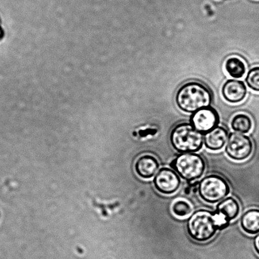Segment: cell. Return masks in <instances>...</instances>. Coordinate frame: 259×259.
Masks as SVG:
<instances>
[{
  "label": "cell",
  "mask_w": 259,
  "mask_h": 259,
  "mask_svg": "<svg viewBox=\"0 0 259 259\" xmlns=\"http://www.w3.org/2000/svg\"><path fill=\"white\" fill-rule=\"evenodd\" d=\"M2 35H3V31H2V30L1 29H0V38H1V37H2Z\"/></svg>",
  "instance_id": "cell-19"
},
{
  "label": "cell",
  "mask_w": 259,
  "mask_h": 259,
  "mask_svg": "<svg viewBox=\"0 0 259 259\" xmlns=\"http://www.w3.org/2000/svg\"><path fill=\"white\" fill-rule=\"evenodd\" d=\"M171 167L181 179L191 182L202 177L206 169V162L196 152L182 153L171 162Z\"/></svg>",
  "instance_id": "cell-4"
},
{
  "label": "cell",
  "mask_w": 259,
  "mask_h": 259,
  "mask_svg": "<svg viewBox=\"0 0 259 259\" xmlns=\"http://www.w3.org/2000/svg\"><path fill=\"white\" fill-rule=\"evenodd\" d=\"M225 152L230 159L235 161H243L252 154L253 144L249 137L245 134L232 132L225 145Z\"/></svg>",
  "instance_id": "cell-6"
},
{
  "label": "cell",
  "mask_w": 259,
  "mask_h": 259,
  "mask_svg": "<svg viewBox=\"0 0 259 259\" xmlns=\"http://www.w3.org/2000/svg\"><path fill=\"white\" fill-rule=\"evenodd\" d=\"M240 212V205L238 200L233 197H226L218 202L214 211L219 230L229 227L231 222L237 218Z\"/></svg>",
  "instance_id": "cell-8"
},
{
  "label": "cell",
  "mask_w": 259,
  "mask_h": 259,
  "mask_svg": "<svg viewBox=\"0 0 259 259\" xmlns=\"http://www.w3.org/2000/svg\"><path fill=\"white\" fill-rule=\"evenodd\" d=\"M175 101L180 110L194 113L200 109L210 106L212 95L209 88L197 81L184 83L178 89Z\"/></svg>",
  "instance_id": "cell-1"
},
{
  "label": "cell",
  "mask_w": 259,
  "mask_h": 259,
  "mask_svg": "<svg viewBox=\"0 0 259 259\" xmlns=\"http://www.w3.org/2000/svg\"><path fill=\"white\" fill-rule=\"evenodd\" d=\"M190 121L193 127L204 135L219 125V115L215 109L208 106L192 113Z\"/></svg>",
  "instance_id": "cell-9"
},
{
  "label": "cell",
  "mask_w": 259,
  "mask_h": 259,
  "mask_svg": "<svg viewBox=\"0 0 259 259\" xmlns=\"http://www.w3.org/2000/svg\"><path fill=\"white\" fill-rule=\"evenodd\" d=\"M198 192L202 200L212 204L227 197L230 192V187L224 178L217 175H210L200 182Z\"/></svg>",
  "instance_id": "cell-5"
},
{
  "label": "cell",
  "mask_w": 259,
  "mask_h": 259,
  "mask_svg": "<svg viewBox=\"0 0 259 259\" xmlns=\"http://www.w3.org/2000/svg\"><path fill=\"white\" fill-rule=\"evenodd\" d=\"M245 82L251 90L259 93V66L252 67L248 71Z\"/></svg>",
  "instance_id": "cell-17"
},
{
  "label": "cell",
  "mask_w": 259,
  "mask_h": 259,
  "mask_svg": "<svg viewBox=\"0 0 259 259\" xmlns=\"http://www.w3.org/2000/svg\"><path fill=\"white\" fill-rule=\"evenodd\" d=\"M230 124L233 131L243 134L249 133L253 127L252 118L247 114L243 113L233 116Z\"/></svg>",
  "instance_id": "cell-15"
},
{
  "label": "cell",
  "mask_w": 259,
  "mask_h": 259,
  "mask_svg": "<svg viewBox=\"0 0 259 259\" xmlns=\"http://www.w3.org/2000/svg\"><path fill=\"white\" fill-rule=\"evenodd\" d=\"M158 159L151 154H144L136 159L134 170L139 178L144 180L151 179L159 171Z\"/></svg>",
  "instance_id": "cell-11"
},
{
  "label": "cell",
  "mask_w": 259,
  "mask_h": 259,
  "mask_svg": "<svg viewBox=\"0 0 259 259\" xmlns=\"http://www.w3.org/2000/svg\"><path fill=\"white\" fill-rule=\"evenodd\" d=\"M229 136L227 129L217 125L204 134V144L210 151L217 152L224 148Z\"/></svg>",
  "instance_id": "cell-12"
},
{
  "label": "cell",
  "mask_w": 259,
  "mask_h": 259,
  "mask_svg": "<svg viewBox=\"0 0 259 259\" xmlns=\"http://www.w3.org/2000/svg\"><path fill=\"white\" fill-rule=\"evenodd\" d=\"M194 209L192 203L184 199L174 200L171 206L172 214L178 218L189 217L192 214Z\"/></svg>",
  "instance_id": "cell-16"
},
{
  "label": "cell",
  "mask_w": 259,
  "mask_h": 259,
  "mask_svg": "<svg viewBox=\"0 0 259 259\" xmlns=\"http://www.w3.org/2000/svg\"><path fill=\"white\" fill-rule=\"evenodd\" d=\"M170 142L180 154L197 152L204 145V135L196 131L190 123H179L172 128Z\"/></svg>",
  "instance_id": "cell-3"
},
{
  "label": "cell",
  "mask_w": 259,
  "mask_h": 259,
  "mask_svg": "<svg viewBox=\"0 0 259 259\" xmlns=\"http://www.w3.org/2000/svg\"><path fill=\"white\" fill-rule=\"evenodd\" d=\"M187 228L190 237L198 242L211 240L219 230L214 212L203 209L192 213L188 219Z\"/></svg>",
  "instance_id": "cell-2"
},
{
  "label": "cell",
  "mask_w": 259,
  "mask_h": 259,
  "mask_svg": "<svg viewBox=\"0 0 259 259\" xmlns=\"http://www.w3.org/2000/svg\"><path fill=\"white\" fill-rule=\"evenodd\" d=\"M253 246H254L255 252L259 255V234L255 238Z\"/></svg>",
  "instance_id": "cell-18"
},
{
  "label": "cell",
  "mask_w": 259,
  "mask_h": 259,
  "mask_svg": "<svg viewBox=\"0 0 259 259\" xmlns=\"http://www.w3.org/2000/svg\"><path fill=\"white\" fill-rule=\"evenodd\" d=\"M240 227L243 232L248 235H255L259 233V209H250L242 215Z\"/></svg>",
  "instance_id": "cell-13"
},
{
  "label": "cell",
  "mask_w": 259,
  "mask_h": 259,
  "mask_svg": "<svg viewBox=\"0 0 259 259\" xmlns=\"http://www.w3.org/2000/svg\"><path fill=\"white\" fill-rule=\"evenodd\" d=\"M225 68L228 74L234 78H242L247 71L245 62L236 56L227 58L225 62Z\"/></svg>",
  "instance_id": "cell-14"
},
{
  "label": "cell",
  "mask_w": 259,
  "mask_h": 259,
  "mask_svg": "<svg viewBox=\"0 0 259 259\" xmlns=\"http://www.w3.org/2000/svg\"><path fill=\"white\" fill-rule=\"evenodd\" d=\"M221 94L227 102L237 104L242 102L247 95V88L242 80L229 79L222 86Z\"/></svg>",
  "instance_id": "cell-10"
},
{
  "label": "cell",
  "mask_w": 259,
  "mask_h": 259,
  "mask_svg": "<svg viewBox=\"0 0 259 259\" xmlns=\"http://www.w3.org/2000/svg\"><path fill=\"white\" fill-rule=\"evenodd\" d=\"M153 183L157 191L163 195H171L178 191L181 180L173 169L164 167L159 169L155 175Z\"/></svg>",
  "instance_id": "cell-7"
}]
</instances>
